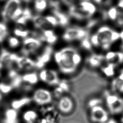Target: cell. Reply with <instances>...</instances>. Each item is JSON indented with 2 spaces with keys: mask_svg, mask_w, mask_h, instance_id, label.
Here are the masks:
<instances>
[{
  "mask_svg": "<svg viewBox=\"0 0 123 123\" xmlns=\"http://www.w3.org/2000/svg\"><path fill=\"white\" fill-rule=\"evenodd\" d=\"M118 10L117 16L115 23L118 26H123V8H120L116 6Z\"/></svg>",
  "mask_w": 123,
  "mask_h": 123,
  "instance_id": "30",
  "label": "cell"
},
{
  "mask_svg": "<svg viewBox=\"0 0 123 123\" xmlns=\"http://www.w3.org/2000/svg\"><path fill=\"white\" fill-rule=\"evenodd\" d=\"M18 57L15 53H11L5 49H2L0 53V69L5 67L10 70L17 68L16 60Z\"/></svg>",
  "mask_w": 123,
  "mask_h": 123,
  "instance_id": "6",
  "label": "cell"
},
{
  "mask_svg": "<svg viewBox=\"0 0 123 123\" xmlns=\"http://www.w3.org/2000/svg\"><path fill=\"white\" fill-rule=\"evenodd\" d=\"M39 79L44 83L50 86L57 85L60 82L57 72L51 69H43L38 74Z\"/></svg>",
  "mask_w": 123,
  "mask_h": 123,
  "instance_id": "10",
  "label": "cell"
},
{
  "mask_svg": "<svg viewBox=\"0 0 123 123\" xmlns=\"http://www.w3.org/2000/svg\"><path fill=\"white\" fill-rule=\"evenodd\" d=\"M94 2L101 6H107L109 5L112 0H93Z\"/></svg>",
  "mask_w": 123,
  "mask_h": 123,
  "instance_id": "38",
  "label": "cell"
},
{
  "mask_svg": "<svg viewBox=\"0 0 123 123\" xmlns=\"http://www.w3.org/2000/svg\"></svg>",
  "mask_w": 123,
  "mask_h": 123,
  "instance_id": "47",
  "label": "cell"
},
{
  "mask_svg": "<svg viewBox=\"0 0 123 123\" xmlns=\"http://www.w3.org/2000/svg\"><path fill=\"white\" fill-rule=\"evenodd\" d=\"M86 30L77 27H69L66 29L62 35V37L66 41H73L82 40L87 35Z\"/></svg>",
  "mask_w": 123,
  "mask_h": 123,
  "instance_id": "5",
  "label": "cell"
},
{
  "mask_svg": "<svg viewBox=\"0 0 123 123\" xmlns=\"http://www.w3.org/2000/svg\"><path fill=\"white\" fill-rule=\"evenodd\" d=\"M42 46V41L34 37H26L23 42L21 53L25 56L35 53Z\"/></svg>",
  "mask_w": 123,
  "mask_h": 123,
  "instance_id": "4",
  "label": "cell"
},
{
  "mask_svg": "<svg viewBox=\"0 0 123 123\" xmlns=\"http://www.w3.org/2000/svg\"><path fill=\"white\" fill-rule=\"evenodd\" d=\"M119 39H120L123 43V29L119 32Z\"/></svg>",
  "mask_w": 123,
  "mask_h": 123,
  "instance_id": "41",
  "label": "cell"
},
{
  "mask_svg": "<svg viewBox=\"0 0 123 123\" xmlns=\"http://www.w3.org/2000/svg\"><path fill=\"white\" fill-rule=\"evenodd\" d=\"M74 107V103L72 99L67 96L61 97L59 99L57 108L62 113L67 114L71 112Z\"/></svg>",
  "mask_w": 123,
  "mask_h": 123,
  "instance_id": "13",
  "label": "cell"
},
{
  "mask_svg": "<svg viewBox=\"0 0 123 123\" xmlns=\"http://www.w3.org/2000/svg\"><path fill=\"white\" fill-rule=\"evenodd\" d=\"M12 86L11 84H6L5 83H0V92L6 94L10 92L12 89Z\"/></svg>",
  "mask_w": 123,
  "mask_h": 123,
  "instance_id": "32",
  "label": "cell"
},
{
  "mask_svg": "<svg viewBox=\"0 0 123 123\" xmlns=\"http://www.w3.org/2000/svg\"><path fill=\"white\" fill-rule=\"evenodd\" d=\"M90 118L96 123H105L109 120V115L107 111L100 105L90 108Z\"/></svg>",
  "mask_w": 123,
  "mask_h": 123,
  "instance_id": "11",
  "label": "cell"
},
{
  "mask_svg": "<svg viewBox=\"0 0 123 123\" xmlns=\"http://www.w3.org/2000/svg\"><path fill=\"white\" fill-rule=\"evenodd\" d=\"M32 99L37 105L43 106L50 103L53 99V96L49 90L45 88H38L34 92Z\"/></svg>",
  "mask_w": 123,
  "mask_h": 123,
  "instance_id": "8",
  "label": "cell"
},
{
  "mask_svg": "<svg viewBox=\"0 0 123 123\" xmlns=\"http://www.w3.org/2000/svg\"><path fill=\"white\" fill-rule=\"evenodd\" d=\"M100 100L98 99V98H93L92 99H91L89 103H88V105L90 108L92 107L93 106H97V105H100Z\"/></svg>",
  "mask_w": 123,
  "mask_h": 123,
  "instance_id": "39",
  "label": "cell"
},
{
  "mask_svg": "<svg viewBox=\"0 0 123 123\" xmlns=\"http://www.w3.org/2000/svg\"><path fill=\"white\" fill-rule=\"evenodd\" d=\"M1 98H2V95H1V93H0V100L1 99Z\"/></svg>",
  "mask_w": 123,
  "mask_h": 123,
  "instance_id": "43",
  "label": "cell"
},
{
  "mask_svg": "<svg viewBox=\"0 0 123 123\" xmlns=\"http://www.w3.org/2000/svg\"><path fill=\"white\" fill-rule=\"evenodd\" d=\"M104 56V60L108 62L113 63L116 64V51H108Z\"/></svg>",
  "mask_w": 123,
  "mask_h": 123,
  "instance_id": "27",
  "label": "cell"
},
{
  "mask_svg": "<svg viewBox=\"0 0 123 123\" xmlns=\"http://www.w3.org/2000/svg\"><path fill=\"white\" fill-rule=\"evenodd\" d=\"M23 82L29 85H34L37 83L39 77L36 72H30L24 74L22 76Z\"/></svg>",
  "mask_w": 123,
  "mask_h": 123,
  "instance_id": "21",
  "label": "cell"
},
{
  "mask_svg": "<svg viewBox=\"0 0 123 123\" xmlns=\"http://www.w3.org/2000/svg\"><path fill=\"white\" fill-rule=\"evenodd\" d=\"M8 43L11 48H15L19 45L20 40L16 37H11L8 38Z\"/></svg>",
  "mask_w": 123,
  "mask_h": 123,
  "instance_id": "33",
  "label": "cell"
},
{
  "mask_svg": "<svg viewBox=\"0 0 123 123\" xmlns=\"http://www.w3.org/2000/svg\"><path fill=\"white\" fill-rule=\"evenodd\" d=\"M122 62H123V52L120 51H116V64L117 65Z\"/></svg>",
  "mask_w": 123,
  "mask_h": 123,
  "instance_id": "37",
  "label": "cell"
},
{
  "mask_svg": "<svg viewBox=\"0 0 123 123\" xmlns=\"http://www.w3.org/2000/svg\"><path fill=\"white\" fill-rule=\"evenodd\" d=\"M49 5L52 9H60V2L57 0H50Z\"/></svg>",
  "mask_w": 123,
  "mask_h": 123,
  "instance_id": "36",
  "label": "cell"
},
{
  "mask_svg": "<svg viewBox=\"0 0 123 123\" xmlns=\"http://www.w3.org/2000/svg\"><path fill=\"white\" fill-rule=\"evenodd\" d=\"M33 24L36 28L41 30L49 29L52 27L48 24L44 16L40 15H36L33 16L32 19Z\"/></svg>",
  "mask_w": 123,
  "mask_h": 123,
  "instance_id": "16",
  "label": "cell"
},
{
  "mask_svg": "<svg viewBox=\"0 0 123 123\" xmlns=\"http://www.w3.org/2000/svg\"><path fill=\"white\" fill-rule=\"evenodd\" d=\"M95 33L99 47L104 50L109 49L112 43L119 39V32L106 25L100 26Z\"/></svg>",
  "mask_w": 123,
  "mask_h": 123,
  "instance_id": "3",
  "label": "cell"
},
{
  "mask_svg": "<svg viewBox=\"0 0 123 123\" xmlns=\"http://www.w3.org/2000/svg\"><path fill=\"white\" fill-rule=\"evenodd\" d=\"M121 123H123V117L122 118V119H121Z\"/></svg>",
  "mask_w": 123,
  "mask_h": 123,
  "instance_id": "44",
  "label": "cell"
},
{
  "mask_svg": "<svg viewBox=\"0 0 123 123\" xmlns=\"http://www.w3.org/2000/svg\"><path fill=\"white\" fill-rule=\"evenodd\" d=\"M111 87L114 92H123V70L121 71L119 75L113 79L111 83Z\"/></svg>",
  "mask_w": 123,
  "mask_h": 123,
  "instance_id": "19",
  "label": "cell"
},
{
  "mask_svg": "<svg viewBox=\"0 0 123 123\" xmlns=\"http://www.w3.org/2000/svg\"><path fill=\"white\" fill-rule=\"evenodd\" d=\"M30 101V98L27 97L15 99L12 102L11 107L17 110L29 103Z\"/></svg>",
  "mask_w": 123,
  "mask_h": 123,
  "instance_id": "23",
  "label": "cell"
},
{
  "mask_svg": "<svg viewBox=\"0 0 123 123\" xmlns=\"http://www.w3.org/2000/svg\"><path fill=\"white\" fill-rule=\"evenodd\" d=\"M54 58L60 70L65 74L74 73L82 61L81 55L72 47H65L56 52Z\"/></svg>",
  "mask_w": 123,
  "mask_h": 123,
  "instance_id": "1",
  "label": "cell"
},
{
  "mask_svg": "<svg viewBox=\"0 0 123 123\" xmlns=\"http://www.w3.org/2000/svg\"><path fill=\"white\" fill-rule=\"evenodd\" d=\"M33 15L31 10L28 8L23 9V12L21 16L18 17L15 21L17 24L20 25H25L30 20H32Z\"/></svg>",
  "mask_w": 123,
  "mask_h": 123,
  "instance_id": "18",
  "label": "cell"
},
{
  "mask_svg": "<svg viewBox=\"0 0 123 123\" xmlns=\"http://www.w3.org/2000/svg\"><path fill=\"white\" fill-rule=\"evenodd\" d=\"M53 15L56 18L58 25L64 27L69 23V18L67 15L62 12L60 9H51Z\"/></svg>",
  "mask_w": 123,
  "mask_h": 123,
  "instance_id": "17",
  "label": "cell"
},
{
  "mask_svg": "<svg viewBox=\"0 0 123 123\" xmlns=\"http://www.w3.org/2000/svg\"><path fill=\"white\" fill-rule=\"evenodd\" d=\"M86 0V1H90V0Z\"/></svg>",
  "mask_w": 123,
  "mask_h": 123,
  "instance_id": "45",
  "label": "cell"
},
{
  "mask_svg": "<svg viewBox=\"0 0 123 123\" xmlns=\"http://www.w3.org/2000/svg\"><path fill=\"white\" fill-rule=\"evenodd\" d=\"M48 6L47 0H35L34 1V8L38 12H43Z\"/></svg>",
  "mask_w": 123,
  "mask_h": 123,
  "instance_id": "25",
  "label": "cell"
},
{
  "mask_svg": "<svg viewBox=\"0 0 123 123\" xmlns=\"http://www.w3.org/2000/svg\"><path fill=\"white\" fill-rule=\"evenodd\" d=\"M118 10L116 6H111L108 10L106 12L107 17L112 21H115L117 16Z\"/></svg>",
  "mask_w": 123,
  "mask_h": 123,
  "instance_id": "26",
  "label": "cell"
},
{
  "mask_svg": "<svg viewBox=\"0 0 123 123\" xmlns=\"http://www.w3.org/2000/svg\"><path fill=\"white\" fill-rule=\"evenodd\" d=\"M95 23H96V21H94V20H92V21H90L89 22H88V25H87V26L88 27H92V26H93L94 25V24H95Z\"/></svg>",
  "mask_w": 123,
  "mask_h": 123,
  "instance_id": "42",
  "label": "cell"
},
{
  "mask_svg": "<svg viewBox=\"0 0 123 123\" xmlns=\"http://www.w3.org/2000/svg\"><path fill=\"white\" fill-rule=\"evenodd\" d=\"M103 61H104V56L101 54H92L87 59L88 64L92 67L97 68L100 66Z\"/></svg>",
  "mask_w": 123,
  "mask_h": 123,
  "instance_id": "20",
  "label": "cell"
},
{
  "mask_svg": "<svg viewBox=\"0 0 123 123\" xmlns=\"http://www.w3.org/2000/svg\"><path fill=\"white\" fill-rule=\"evenodd\" d=\"M116 65L113 63L108 62L107 65L102 67V72L106 76H112L115 74V69Z\"/></svg>",
  "mask_w": 123,
  "mask_h": 123,
  "instance_id": "24",
  "label": "cell"
},
{
  "mask_svg": "<svg viewBox=\"0 0 123 123\" xmlns=\"http://www.w3.org/2000/svg\"><path fill=\"white\" fill-rule=\"evenodd\" d=\"M3 123H18V113L17 110L12 108L7 109L4 114Z\"/></svg>",
  "mask_w": 123,
  "mask_h": 123,
  "instance_id": "15",
  "label": "cell"
},
{
  "mask_svg": "<svg viewBox=\"0 0 123 123\" xmlns=\"http://www.w3.org/2000/svg\"><path fill=\"white\" fill-rule=\"evenodd\" d=\"M107 106L111 113L118 114L123 111V98L119 96L111 94L106 98Z\"/></svg>",
  "mask_w": 123,
  "mask_h": 123,
  "instance_id": "7",
  "label": "cell"
},
{
  "mask_svg": "<svg viewBox=\"0 0 123 123\" xmlns=\"http://www.w3.org/2000/svg\"><path fill=\"white\" fill-rule=\"evenodd\" d=\"M62 0L65 4L68 6H71L72 5V3L74 0Z\"/></svg>",
  "mask_w": 123,
  "mask_h": 123,
  "instance_id": "40",
  "label": "cell"
},
{
  "mask_svg": "<svg viewBox=\"0 0 123 123\" xmlns=\"http://www.w3.org/2000/svg\"><path fill=\"white\" fill-rule=\"evenodd\" d=\"M16 65L18 69L30 70L35 67V62L27 56H18L16 60Z\"/></svg>",
  "mask_w": 123,
  "mask_h": 123,
  "instance_id": "14",
  "label": "cell"
},
{
  "mask_svg": "<svg viewBox=\"0 0 123 123\" xmlns=\"http://www.w3.org/2000/svg\"><path fill=\"white\" fill-rule=\"evenodd\" d=\"M23 9L21 6H19L13 12L12 15L11 16V20L15 21L18 17H19L22 13Z\"/></svg>",
  "mask_w": 123,
  "mask_h": 123,
  "instance_id": "35",
  "label": "cell"
},
{
  "mask_svg": "<svg viewBox=\"0 0 123 123\" xmlns=\"http://www.w3.org/2000/svg\"><path fill=\"white\" fill-rule=\"evenodd\" d=\"M97 11V7L90 1L82 0L77 4L70 6L69 14L73 17L82 20L93 16Z\"/></svg>",
  "mask_w": 123,
  "mask_h": 123,
  "instance_id": "2",
  "label": "cell"
},
{
  "mask_svg": "<svg viewBox=\"0 0 123 123\" xmlns=\"http://www.w3.org/2000/svg\"></svg>",
  "mask_w": 123,
  "mask_h": 123,
  "instance_id": "46",
  "label": "cell"
},
{
  "mask_svg": "<svg viewBox=\"0 0 123 123\" xmlns=\"http://www.w3.org/2000/svg\"><path fill=\"white\" fill-rule=\"evenodd\" d=\"M53 53V48L50 45L47 46L43 52L37 58L35 62V67L38 69H41L44 67L51 59Z\"/></svg>",
  "mask_w": 123,
  "mask_h": 123,
  "instance_id": "12",
  "label": "cell"
},
{
  "mask_svg": "<svg viewBox=\"0 0 123 123\" xmlns=\"http://www.w3.org/2000/svg\"><path fill=\"white\" fill-rule=\"evenodd\" d=\"M22 0H8L1 12L2 20L4 22L11 21V18L14 11L21 6Z\"/></svg>",
  "mask_w": 123,
  "mask_h": 123,
  "instance_id": "9",
  "label": "cell"
},
{
  "mask_svg": "<svg viewBox=\"0 0 123 123\" xmlns=\"http://www.w3.org/2000/svg\"><path fill=\"white\" fill-rule=\"evenodd\" d=\"M38 117L37 113L34 110H29L24 112L23 118L26 123H34Z\"/></svg>",
  "mask_w": 123,
  "mask_h": 123,
  "instance_id": "22",
  "label": "cell"
},
{
  "mask_svg": "<svg viewBox=\"0 0 123 123\" xmlns=\"http://www.w3.org/2000/svg\"><path fill=\"white\" fill-rule=\"evenodd\" d=\"M8 35V28L4 23L0 22V43L3 41Z\"/></svg>",
  "mask_w": 123,
  "mask_h": 123,
  "instance_id": "28",
  "label": "cell"
},
{
  "mask_svg": "<svg viewBox=\"0 0 123 123\" xmlns=\"http://www.w3.org/2000/svg\"><path fill=\"white\" fill-rule=\"evenodd\" d=\"M81 40V46L84 49L87 50H89L92 49L93 46L90 42L89 38L86 37Z\"/></svg>",
  "mask_w": 123,
  "mask_h": 123,
  "instance_id": "31",
  "label": "cell"
},
{
  "mask_svg": "<svg viewBox=\"0 0 123 123\" xmlns=\"http://www.w3.org/2000/svg\"><path fill=\"white\" fill-rule=\"evenodd\" d=\"M44 17L47 22L51 27H54L58 25L57 20L54 15H47Z\"/></svg>",
  "mask_w": 123,
  "mask_h": 123,
  "instance_id": "34",
  "label": "cell"
},
{
  "mask_svg": "<svg viewBox=\"0 0 123 123\" xmlns=\"http://www.w3.org/2000/svg\"><path fill=\"white\" fill-rule=\"evenodd\" d=\"M13 33L17 37L25 38L30 34V32L28 30L16 28L14 30Z\"/></svg>",
  "mask_w": 123,
  "mask_h": 123,
  "instance_id": "29",
  "label": "cell"
}]
</instances>
